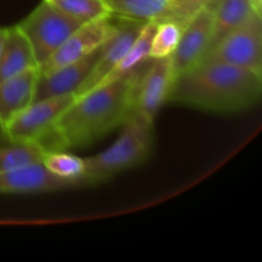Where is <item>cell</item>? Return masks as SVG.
<instances>
[{
	"label": "cell",
	"mask_w": 262,
	"mask_h": 262,
	"mask_svg": "<svg viewBox=\"0 0 262 262\" xmlns=\"http://www.w3.org/2000/svg\"><path fill=\"white\" fill-rule=\"evenodd\" d=\"M84 23L66 14L48 0H42L18 23V27L30 41L37 66L40 67Z\"/></svg>",
	"instance_id": "277c9868"
},
{
	"label": "cell",
	"mask_w": 262,
	"mask_h": 262,
	"mask_svg": "<svg viewBox=\"0 0 262 262\" xmlns=\"http://www.w3.org/2000/svg\"><path fill=\"white\" fill-rule=\"evenodd\" d=\"M182 27L173 22L158 23L151 40L148 58L163 59L168 58L176 50L181 37Z\"/></svg>",
	"instance_id": "44dd1931"
},
{
	"label": "cell",
	"mask_w": 262,
	"mask_h": 262,
	"mask_svg": "<svg viewBox=\"0 0 262 262\" xmlns=\"http://www.w3.org/2000/svg\"><path fill=\"white\" fill-rule=\"evenodd\" d=\"M112 17L101 18L82 25L74 31L60 48L43 61L38 71L40 74H48L61 67L71 64L104 45L118 30V25L112 22Z\"/></svg>",
	"instance_id": "52a82bcc"
},
{
	"label": "cell",
	"mask_w": 262,
	"mask_h": 262,
	"mask_svg": "<svg viewBox=\"0 0 262 262\" xmlns=\"http://www.w3.org/2000/svg\"><path fill=\"white\" fill-rule=\"evenodd\" d=\"M36 67L38 66L32 46L25 33L18 25L8 27V35L0 55V82Z\"/></svg>",
	"instance_id": "2e32d148"
},
{
	"label": "cell",
	"mask_w": 262,
	"mask_h": 262,
	"mask_svg": "<svg viewBox=\"0 0 262 262\" xmlns=\"http://www.w3.org/2000/svg\"><path fill=\"white\" fill-rule=\"evenodd\" d=\"M86 186L81 179L51 174L42 163L0 173V193H41Z\"/></svg>",
	"instance_id": "8fae6325"
},
{
	"label": "cell",
	"mask_w": 262,
	"mask_h": 262,
	"mask_svg": "<svg viewBox=\"0 0 262 262\" xmlns=\"http://www.w3.org/2000/svg\"><path fill=\"white\" fill-rule=\"evenodd\" d=\"M42 165L56 177L83 181L82 177L84 171V160L76 155L61 152V151L48 150L43 155Z\"/></svg>",
	"instance_id": "ffe728a7"
},
{
	"label": "cell",
	"mask_w": 262,
	"mask_h": 262,
	"mask_svg": "<svg viewBox=\"0 0 262 262\" xmlns=\"http://www.w3.org/2000/svg\"><path fill=\"white\" fill-rule=\"evenodd\" d=\"M119 138L102 152L83 159L84 184H95L145 161L154 145V122L132 113Z\"/></svg>",
	"instance_id": "3957f363"
},
{
	"label": "cell",
	"mask_w": 262,
	"mask_h": 262,
	"mask_svg": "<svg viewBox=\"0 0 262 262\" xmlns=\"http://www.w3.org/2000/svg\"><path fill=\"white\" fill-rule=\"evenodd\" d=\"M150 66H143L136 87L133 113L155 122L163 105L169 100L174 73L170 56L151 59Z\"/></svg>",
	"instance_id": "9c48e42d"
},
{
	"label": "cell",
	"mask_w": 262,
	"mask_h": 262,
	"mask_svg": "<svg viewBox=\"0 0 262 262\" xmlns=\"http://www.w3.org/2000/svg\"><path fill=\"white\" fill-rule=\"evenodd\" d=\"M191 2H193L194 4L200 5V7H205V5L210 4V3H212L214 0H191Z\"/></svg>",
	"instance_id": "603a6c76"
},
{
	"label": "cell",
	"mask_w": 262,
	"mask_h": 262,
	"mask_svg": "<svg viewBox=\"0 0 262 262\" xmlns=\"http://www.w3.org/2000/svg\"><path fill=\"white\" fill-rule=\"evenodd\" d=\"M143 66L128 76L76 97L41 145L50 151L82 147L124 124L133 113L136 87Z\"/></svg>",
	"instance_id": "6da1fadb"
},
{
	"label": "cell",
	"mask_w": 262,
	"mask_h": 262,
	"mask_svg": "<svg viewBox=\"0 0 262 262\" xmlns=\"http://www.w3.org/2000/svg\"><path fill=\"white\" fill-rule=\"evenodd\" d=\"M76 95L68 94L31 102L0 129L10 141L40 142L51 130L58 118L71 106Z\"/></svg>",
	"instance_id": "8992f818"
},
{
	"label": "cell",
	"mask_w": 262,
	"mask_h": 262,
	"mask_svg": "<svg viewBox=\"0 0 262 262\" xmlns=\"http://www.w3.org/2000/svg\"><path fill=\"white\" fill-rule=\"evenodd\" d=\"M101 49L102 45L73 63L67 64L51 73L40 74L36 82L32 102L49 97L74 94L94 69Z\"/></svg>",
	"instance_id": "4fadbf2b"
},
{
	"label": "cell",
	"mask_w": 262,
	"mask_h": 262,
	"mask_svg": "<svg viewBox=\"0 0 262 262\" xmlns=\"http://www.w3.org/2000/svg\"><path fill=\"white\" fill-rule=\"evenodd\" d=\"M122 19H124V23L118 25L117 32L102 45L101 53L94 69L84 79L83 83L78 87V90L74 92L76 97L84 95L96 87V84L117 66L122 56L129 50L142 31L143 26L146 25L145 22H140V20L127 19V18H122Z\"/></svg>",
	"instance_id": "7c38bea8"
},
{
	"label": "cell",
	"mask_w": 262,
	"mask_h": 262,
	"mask_svg": "<svg viewBox=\"0 0 262 262\" xmlns=\"http://www.w3.org/2000/svg\"><path fill=\"white\" fill-rule=\"evenodd\" d=\"M262 76L216 61H202L174 78L168 101L212 113H234L261 99Z\"/></svg>",
	"instance_id": "7a4b0ae2"
},
{
	"label": "cell",
	"mask_w": 262,
	"mask_h": 262,
	"mask_svg": "<svg viewBox=\"0 0 262 262\" xmlns=\"http://www.w3.org/2000/svg\"><path fill=\"white\" fill-rule=\"evenodd\" d=\"M8 35V27H0V55H2L3 48H4L5 38Z\"/></svg>",
	"instance_id": "7402d4cb"
},
{
	"label": "cell",
	"mask_w": 262,
	"mask_h": 262,
	"mask_svg": "<svg viewBox=\"0 0 262 262\" xmlns=\"http://www.w3.org/2000/svg\"><path fill=\"white\" fill-rule=\"evenodd\" d=\"M212 30V8L207 4L182 28L181 37L170 55L174 78L196 67L206 56Z\"/></svg>",
	"instance_id": "30bf717a"
},
{
	"label": "cell",
	"mask_w": 262,
	"mask_h": 262,
	"mask_svg": "<svg viewBox=\"0 0 262 262\" xmlns=\"http://www.w3.org/2000/svg\"><path fill=\"white\" fill-rule=\"evenodd\" d=\"M113 15L140 22H173L182 28L201 8L188 0H104Z\"/></svg>",
	"instance_id": "ba28073f"
},
{
	"label": "cell",
	"mask_w": 262,
	"mask_h": 262,
	"mask_svg": "<svg viewBox=\"0 0 262 262\" xmlns=\"http://www.w3.org/2000/svg\"><path fill=\"white\" fill-rule=\"evenodd\" d=\"M202 61L224 63L262 76V15H252L211 49Z\"/></svg>",
	"instance_id": "5b68a950"
},
{
	"label": "cell",
	"mask_w": 262,
	"mask_h": 262,
	"mask_svg": "<svg viewBox=\"0 0 262 262\" xmlns=\"http://www.w3.org/2000/svg\"><path fill=\"white\" fill-rule=\"evenodd\" d=\"M8 141V145L0 146V173L42 163L48 151L40 142Z\"/></svg>",
	"instance_id": "ac0fdd59"
},
{
	"label": "cell",
	"mask_w": 262,
	"mask_h": 262,
	"mask_svg": "<svg viewBox=\"0 0 262 262\" xmlns=\"http://www.w3.org/2000/svg\"><path fill=\"white\" fill-rule=\"evenodd\" d=\"M38 67L0 82V128L32 102Z\"/></svg>",
	"instance_id": "9a60e30c"
},
{
	"label": "cell",
	"mask_w": 262,
	"mask_h": 262,
	"mask_svg": "<svg viewBox=\"0 0 262 262\" xmlns=\"http://www.w3.org/2000/svg\"><path fill=\"white\" fill-rule=\"evenodd\" d=\"M49 3L81 23L112 17L104 0H48Z\"/></svg>",
	"instance_id": "d6986e66"
},
{
	"label": "cell",
	"mask_w": 262,
	"mask_h": 262,
	"mask_svg": "<svg viewBox=\"0 0 262 262\" xmlns=\"http://www.w3.org/2000/svg\"><path fill=\"white\" fill-rule=\"evenodd\" d=\"M210 5L212 8V30L209 51L252 15L261 14V0H214Z\"/></svg>",
	"instance_id": "5bb4252c"
},
{
	"label": "cell",
	"mask_w": 262,
	"mask_h": 262,
	"mask_svg": "<svg viewBox=\"0 0 262 262\" xmlns=\"http://www.w3.org/2000/svg\"><path fill=\"white\" fill-rule=\"evenodd\" d=\"M156 25L158 23L148 22L143 26L142 31L138 35V37L136 38L133 45L129 48V50L122 56V59L118 61L117 66L96 84L95 89L102 86V84H106L110 83V82L117 81V79H120L124 76H128L132 72L140 69L150 59L148 58V51H150L151 40H152Z\"/></svg>",
	"instance_id": "e0dca14e"
}]
</instances>
